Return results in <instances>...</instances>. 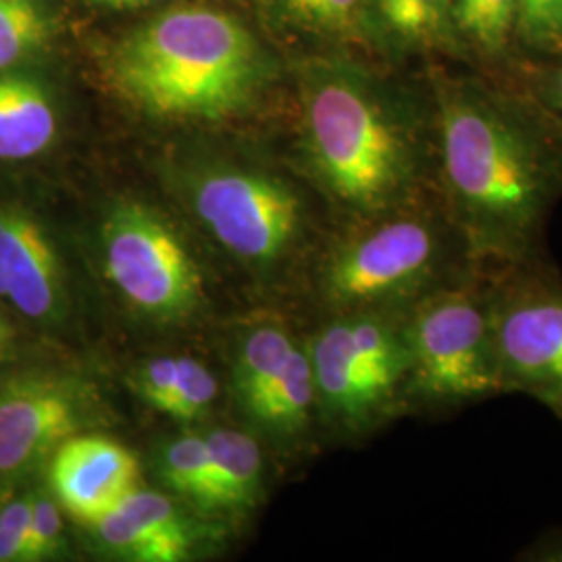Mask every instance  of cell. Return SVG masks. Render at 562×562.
<instances>
[{"mask_svg": "<svg viewBox=\"0 0 562 562\" xmlns=\"http://www.w3.org/2000/svg\"><path fill=\"white\" fill-rule=\"evenodd\" d=\"M176 382H178V359L165 357V359L148 362L142 369L138 387L144 401L162 411L173 394Z\"/></svg>", "mask_w": 562, "mask_h": 562, "instance_id": "cell-26", "label": "cell"}, {"mask_svg": "<svg viewBox=\"0 0 562 562\" xmlns=\"http://www.w3.org/2000/svg\"><path fill=\"white\" fill-rule=\"evenodd\" d=\"M404 2H406V0H378V4H380V9H382L383 18L387 20L390 25L398 18Z\"/></svg>", "mask_w": 562, "mask_h": 562, "instance_id": "cell-30", "label": "cell"}, {"mask_svg": "<svg viewBox=\"0 0 562 562\" xmlns=\"http://www.w3.org/2000/svg\"><path fill=\"white\" fill-rule=\"evenodd\" d=\"M86 419L80 385L53 371L0 380V482L36 471Z\"/></svg>", "mask_w": 562, "mask_h": 562, "instance_id": "cell-10", "label": "cell"}, {"mask_svg": "<svg viewBox=\"0 0 562 562\" xmlns=\"http://www.w3.org/2000/svg\"><path fill=\"white\" fill-rule=\"evenodd\" d=\"M411 408L452 415L503 396L492 327V267L477 265L406 311Z\"/></svg>", "mask_w": 562, "mask_h": 562, "instance_id": "cell-5", "label": "cell"}, {"mask_svg": "<svg viewBox=\"0 0 562 562\" xmlns=\"http://www.w3.org/2000/svg\"><path fill=\"white\" fill-rule=\"evenodd\" d=\"M15 348H18L15 327L11 325L7 313H4V306L0 304V367L9 361H13Z\"/></svg>", "mask_w": 562, "mask_h": 562, "instance_id": "cell-28", "label": "cell"}, {"mask_svg": "<svg viewBox=\"0 0 562 562\" xmlns=\"http://www.w3.org/2000/svg\"><path fill=\"white\" fill-rule=\"evenodd\" d=\"M281 4L313 27L346 30L357 20L362 0H281Z\"/></svg>", "mask_w": 562, "mask_h": 562, "instance_id": "cell-24", "label": "cell"}, {"mask_svg": "<svg viewBox=\"0 0 562 562\" xmlns=\"http://www.w3.org/2000/svg\"><path fill=\"white\" fill-rule=\"evenodd\" d=\"M250 411L262 423L288 436L306 431L313 419L319 417L315 375L306 341L299 344L290 361L262 390L261 396L250 404Z\"/></svg>", "mask_w": 562, "mask_h": 562, "instance_id": "cell-15", "label": "cell"}, {"mask_svg": "<svg viewBox=\"0 0 562 562\" xmlns=\"http://www.w3.org/2000/svg\"><path fill=\"white\" fill-rule=\"evenodd\" d=\"M50 36V23L36 0H0V71L18 65Z\"/></svg>", "mask_w": 562, "mask_h": 562, "instance_id": "cell-19", "label": "cell"}, {"mask_svg": "<svg viewBox=\"0 0 562 562\" xmlns=\"http://www.w3.org/2000/svg\"><path fill=\"white\" fill-rule=\"evenodd\" d=\"M519 0H452L462 30L487 50H501L517 20Z\"/></svg>", "mask_w": 562, "mask_h": 562, "instance_id": "cell-20", "label": "cell"}, {"mask_svg": "<svg viewBox=\"0 0 562 562\" xmlns=\"http://www.w3.org/2000/svg\"><path fill=\"white\" fill-rule=\"evenodd\" d=\"M536 99L543 113L557 121L562 130V69L538 81Z\"/></svg>", "mask_w": 562, "mask_h": 562, "instance_id": "cell-27", "label": "cell"}, {"mask_svg": "<svg viewBox=\"0 0 562 562\" xmlns=\"http://www.w3.org/2000/svg\"><path fill=\"white\" fill-rule=\"evenodd\" d=\"M0 304L41 325L65 311L57 250L41 222L13 204H0Z\"/></svg>", "mask_w": 562, "mask_h": 562, "instance_id": "cell-11", "label": "cell"}, {"mask_svg": "<svg viewBox=\"0 0 562 562\" xmlns=\"http://www.w3.org/2000/svg\"><path fill=\"white\" fill-rule=\"evenodd\" d=\"M357 222L319 265L317 296L325 315L406 311L482 265L473 259L438 190Z\"/></svg>", "mask_w": 562, "mask_h": 562, "instance_id": "cell-4", "label": "cell"}, {"mask_svg": "<svg viewBox=\"0 0 562 562\" xmlns=\"http://www.w3.org/2000/svg\"><path fill=\"white\" fill-rule=\"evenodd\" d=\"M492 327L504 394L562 408V278L548 257L492 267Z\"/></svg>", "mask_w": 562, "mask_h": 562, "instance_id": "cell-7", "label": "cell"}, {"mask_svg": "<svg viewBox=\"0 0 562 562\" xmlns=\"http://www.w3.org/2000/svg\"><path fill=\"white\" fill-rule=\"evenodd\" d=\"M299 344L301 341L294 340L292 334L278 325L261 327L246 340L238 364V387L248 406L261 396L262 390L290 361Z\"/></svg>", "mask_w": 562, "mask_h": 562, "instance_id": "cell-17", "label": "cell"}, {"mask_svg": "<svg viewBox=\"0 0 562 562\" xmlns=\"http://www.w3.org/2000/svg\"><path fill=\"white\" fill-rule=\"evenodd\" d=\"M162 475L181 494L211 506L215 473L209 440L201 436H186L169 443L162 454Z\"/></svg>", "mask_w": 562, "mask_h": 562, "instance_id": "cell-18", "label": "cell"}, {"mask_svg": "<svg viewBox=\"0 0 562 562\" xmlns=\"http://www.w3.org/2000/svg\"><path fill=\"white\" fill-rule=\"evenodd\" d=\"M217 396V382L211 371L194 359H178V382L162 413L178 422L201 417Z\"/></svg>", "mask_w": 562, "mask_h": 562, "instance_id": "cell-21", "label": "cell"}, {"mask_svg": "<svg viewBox=\"0 0 562 562\" xmlns=\"http://www.w3.org/2000/svg\"><path fill=\"white\" fill-rule=\"evenodd\" d=\"M57 136V111L41 83L0 71V161L42 155Z\"/></svg>", "mask_w": 562, "mask_h": 562, "instance_id": "cell-14", "label": "cell"}, {"mask_svg": "<svg viewBox=\"0 0 562 562\" xmlns=\"http://www.w3.org/2000/svg\"><path fill=\"white\" fill-rule=\"evenodd\" d=\"M206 440L215 473L211 506L240 508L250 503L261 477V450L257 442L236 429H217Z\"/></svg>", "mask_w": 562, "mask_h": 562, "instance_id": "cell-16", "label": "cell"}, {"mask_svg": "<svg viewBox=\"0 0 562 562\" xmlns=\"http://www.w3.org/2000/svg\"><path fill=\"white\" fill-rule=\"evenodd\" d=\"M308 159L323 190L352 217L436 192V121H422L346 76L311 86L304 101Z\"/></svg>", "mask_w": 562, "mask_h": 562, "instance_id": "cell-2", "label": "cell"}, {"mask_svg": "<svg viewBox=\"0 0 562 562\" xmlns=\"http://www.w3.org/2000/svg\"><path fill=\"white\" fill-rule=\"evenodd\" d=\"M32 494L13 498L0 508V562L30 561Z\"/></svg>", "mask_w": 562, "mask_h": 562, "instance_id": "cell-22", "label": "cell"}, {"mask_svg": "<svg viewBox=\"0 0 562 562\" xmlns=\"http://www.w3.org/2000/svg\"><path fill=\"white\" fill-rule=\"evenodd\" d=\"M517 21L529 41H561L562 0H519Z\"/></svg>", "mask_w": 562, "mask_h": 562, "instance_id": "cell-25", "label": "cell"}, {"mask_svg": "<svg viewBox=\"0 0 562 562\" xmlns=\"http://www.w3.org/2000/svg\"><path fill=\"white\" fill-rule=\"evenodd\" d=\"M261 48L229 13L176 7L111 50L109 76L142 111L169 120H222L261 80Z\"/></svg>", "mask_w": 562, "mask_h": 562, "instance_id": "cell-3", "label": "cell"}, {"mask_svg": "<svg viewBox=\"0 0 562 562\" xmlns=\"http://www.w3.org/2000/svg\"><path fill=\"white\" fill-rule=\"evenodd\" d=\"M63 540L57 501L48 494H32V522H30V561H42L57 554Z\"/></svg>", "mask_w": 562, "mask_h": 562, "instance_id": "cell-23", "label": "cell"}, {"mask_svg": "<svg viewBox=\"0 0 562 562\" xmlns=\"http://www.w3.org/2000/svg\"><path fill=\"white\" fill-rule=\"evenodd\" d=\"M94 525L109 550L132 561L176 562L188 552L180 513L157 492L136 487Z\"/></svg>", "mask_w": 562, "mask_h": 562, "instance_id": "cell-13", "label": "cell"}, {"mask_svg": "<svg viewBox=\"0 0 562 562\" xmlns=\"http://www.w3.org/2000/svg\"><path fill=\"white\" fill-rule=\"evenodd\" d=\"M48 480L71 517L94 525L138 487V462L109 438L78 436L55 450Z\"/></svg>", "mask_w": 562, "mask_h": 562, "instance_id": "cell-12", "label": "cell"}, {"mask_svg": "<svg viewBox=\"0 0 562 562\" xmlns=\"http://www.w3.org/2000/svg\"><path fill=\"white\" fill-rule=\"evenodd\" d=\"M406 311L325 315L308 336L317 411L325 425L362 436L413 413Z\"/></svg>", "mask_w": 562, "mask_h": 562, "instance_id": "cell-6", "label": "cell"}, {"mask_svg": "<svg viewBox=\"0 0 562 562\" xmlns=\"http://www.w3.org/2000/svg\"><path fill=\"white\" fill-rule=\"evenodd\" d=\"M436 188L473 259L490 267L546 257V225L562 192V130L538 106L475 86H442Z\"/></svg>", "mask_w": 562, "mask_h": 562, "instance_id": "cell-1", "label": "cell"}, {"mask_svg": "<svg viewBox=\"0 0 562 562\" xmlns=\"http://www.w3.org/2000/svg\"><path fill=\"white\" fill-rule=\"evenodd\" d=\"M554 415H557V417H559V419H561V422H562V408H559V411H557V413H554Z\"/></svg>", "mask_w": 562, "mask_h": 562, "instance_id": "cell-31", "label": "cell"}, {"mask_svg": "<svg viewBox=\"0 0 562 562\" xmlns=\"http://www.w3.org/2000/svg\"><path fill=\"white\" fill-rule=\"evenodd\" d=\"M104 265L121 294L153 317H180L201 296V278L180 240L140 204H121L104 225Z\"/></svg>", "mask_w": 562, "mask_h": 562, "instance_id": "cell-8", "label": "cell"}, {"mask_svg": "<svg viewBox=\"0 0 562 562\" xmlns=\"http://www.w3.org/2000/svg\"><path fill=\"white\" fill-rule=\"evenodd\" d=\"M196 211L227 250L248 261H278L301 240L304 211L299 194L267 176H209L196 190Z\"/></svg>", "mask_w": 562, "mask_h": 562, "instance_id": "cell-9", "label": "cell"}, {"mask_svg": "<svg viewBox=\"0 0 562 562\" xmlns=\"http://www.w3.org/2000/svg\"><path fill=\"white\" fill-rule=\"evenodd\" d=\"M97 7H104V9H138V7H146L159 0H90Z\"/></svg>", "mask_w": 562, "mask_h": 562, "instance_id": "cell-29", "label": "cell"}]
</instances>
